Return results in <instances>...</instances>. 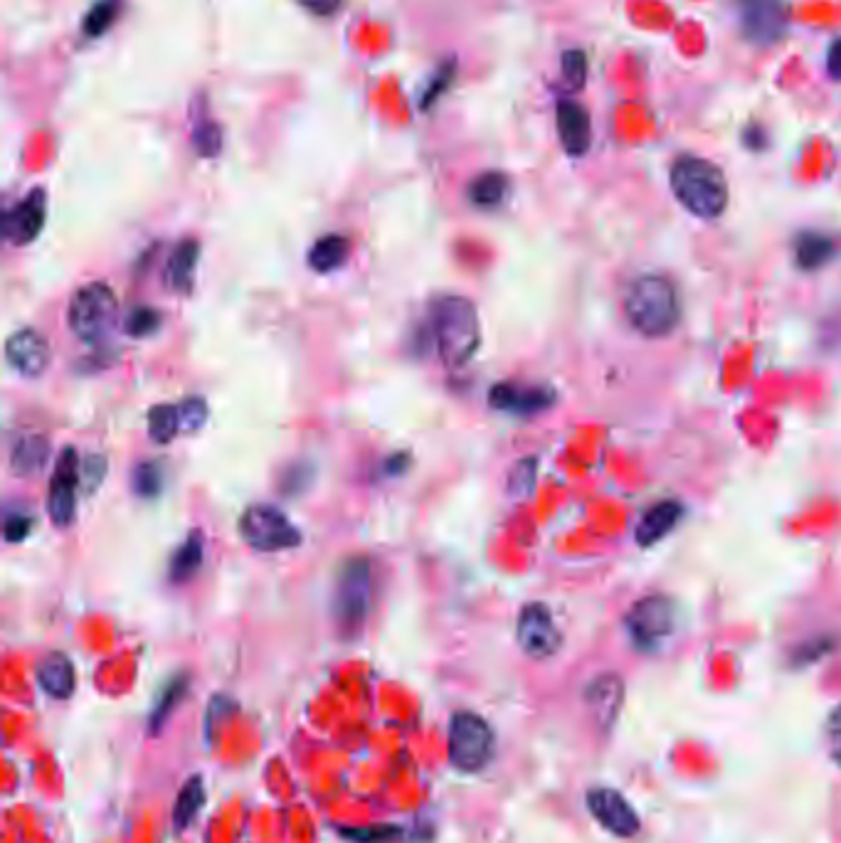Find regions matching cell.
I'll return each instance as SVG.
<instances>
[{"mask_svg":"<svg viewBox=\"0 0 841 843\" xmlns=\"http://www.w3.org/2000/svg\"><path fill=\"white\" fill-rule=\"evenodd\" d=\"M743 38L760 48L775 44L790 26L788 0H735Z\"/></svg>","mask_w":841,"mask_h":843,"instance_id":"cell-9","label":"cell"},{"mask_svg":"<svg viewBox=\"0 0 841 843\" xmlns=\"http://www.w3.org/2000/svg\"><path fill=\"white\" fill-rule=\"evenodd\" d=\"M555 121H558V137L560 143L568 155L573 159H580L590 151L592 143V121L585 109H582L578 101L573 99H563L558 101V111H555Z\"/></svg>","mask_w":841,"mask_h":843,"instance_id":"cell-14","label":"cell"},{"mask_svg":"<svg viewBox=\"0 0 841 843\" xmlns=\"http://www.w3.org/2000/svg\"><path fill=\"white\" fill-rule=\"evenodd\" d=\"M343 836H349L353 841H361V843H370V841H388L392 836H398V829L392 826H380L376 831H343Z\"/></svg>","mask_w":841,"mask_h":843,"instance_id":"cell-40","label":"cell"},{"mask_svg":"<svg viewBox=\"0 0 841 843\" xmlns=\"http://www.w3.org/2000/svg\"><path fill=\"white\" fill-rule=\"evenodd\" d=\"M133 486H137V493H141L143 499H153L156 493H159V489H161V474H159V469H156V466L149 464V462L141 464V466L137 469V483H133Z\"/></svg>","mask_w":841,"mask_h":843,"instance_id":"cell-35","label":"cell"},{"mask_svg":"<svg viewBox=\"0 0 841 843\" xmlns=\"http://www.w3.org/2000/svg\"><path fill=\"white\" fill-rule=\"evenodd\" d=\"M585 699H588L592 715L598 717V723L602 727H612V723L617 721V713H620V707H622L624 685L620 676H614V673H604V676H598L588 685Z\"/></svg>","mask_w":841,"mask_h":843,"instance_id":"cell-17","label":"cell"},{"mask_svg":"<svg viewBox=\"0 0 841 843\" xmlns=\"http://www.w3.org/2000/svg\"><path fill=\"white\" fill-rule=\"evenodd\" d=\"M220 129L216 123H203L196 129V149L203 155H216L220 151Z\"/></svg>","mask_w":841,"mask_h":843,"instance_id":"cell-37","label":"cell"},{"mask_svg":"<svg viewBox=\"0 0 841 843\" xmlns=\"http://www.w3.org/2000/svg\"><path fill=\"white\" fill-rule=\"evenodd\" d=\"M178 418H181V432H196L208 420V404L203 398H190L178 402Z\"/></svg>","mask_w":841,"mask_h":843,"instance_id":"cell-31","label":"cell"},{"mask_svg":"<svg viewBox=\"0 0 841 843\" xmlns=\"http://www.w3.org/2000/svg\"><path fill=\"white\" fill-rule=\"evenodd\" d=\"M297 3L319 18H329L341 8L343 0H297Z\"/></svg>","mask_w":841,"mask_h":843,"instance_id":"cell-41","label":"cell"},{"mask_svg":"<svg viewBox=\"0 0 841 843\" xmlns=\"http://www.w3.org/2000/svg\"><path fill=\"white\" fill-rule=\"evenodd\" d=\"M681 513H683V509L677 501H661V503L652 505V509L644 513L642 523H639V528H637V543L644 545V548L659 543L661 538H667L671 531H674L679 519H681Z\"/></svg>","mask_w":841,"mask_h":843,"instance_id":"cell-19","label":"cell"},{"mask_svg":"<svg viewBox=\"0 0 841 843\" xmlns=\"http://www.w3.org/2000/svg\"><path fill=\"white\" fill-rule=\"evenodd\" d=\"M671 190L691 215L721 218L728 208V181L715 163L699 155H681L671 168Z\"/></svg>","mask_w":841,"mask_h":843,"instance_id":"cell-2","label":"cell"},{"mask_svg":"<svg viewBox=\"0 0 841 843\" xmlns=\"http://www.w3.org/2000/svg\"><path fill=\"white\" fill-rule=\"evenodd\" d=\"M117 311L119 303L111 287L104 281H92L72 297L67 321H70V329L77 339L94 345L107 341L109 333L114 331Z\"/></svg>","mask_w":841,"mask_h":843,"instance_id":"cell-4","label":"cell"},{"mask_svg":"<svg viewBox=\"0 0 841 843\" xmlns=\"http://www.w3.org/2000/svg\"><path fill=\"white\" fill-rule=\"evenodd\" d=\"M77 486H80V459H77L74 449H64L58 466H54L48 496V511L54 525L64 528L74 521Z\"/></svg>","mask_w":841,"mask_h":843,"instance_id":"cell-11","label":"cell"},{"mask_svg":"<svg viewBox=\"0 0 841 843\" xmlns=\"http://www.w3.org/2000/svg\"><path fill=\"white\" fill-rule=\"evenodd\" d=\"M491 725L477 713H454L450 723V762L459 772H481L493 757Z\"/></svg>","mask_w":841,"mask_h":843,"instance_id":"cell-6","label":"cell"},{"mask_svg":"<svg viewBox=\"0 0 841 843\" xmlns=\"http://www.w3.org/2000/svg\"><path fill=\"white\" fill-rule=\"evenodd\" d=\"M563 82L568 92H580L588 80V58L582 50H568L563 52Z\"/></svg>","mask_w":841,"mask_h":843,"instance_id":"cell-30","label":"cell"},{"mask_svg":"<svg viewBox=\"0 0 841 843\" xmlns=\"http://www.w3.org/2000/svg\"><path fill=\"white\" fill-rule=\"evenodd\" d=\"M198 257H200L198 242L186 240L178 244L176 252L171 254V262H168V284L178 291L190 289V284H193Z\"/></svg>","mask_w":841,"mask_h":843,"instance_id":"cell-24","label":"cell"},{"mask_svg":"<svg viewBox=\"0 0 841 843\" xmlns=\"http://www.w3.org/2000/svg\"><path fill=\"white\" fill-rule=\"evenodd\" d=\"M509 193V178L497 171L481 173L477 181L469 185V198L479 208H497Z\"/></svg>","mask_w":841,"mask_h":843,"instance_id":"cell-25","label":"cell"},{"mask_svg":"<svg viewBox=\"0 0 841 843\" xmlns=\"http://www.w3.org/2000/svg\"><path fill=\"white\" fill-rule=\"evenodd\" d=\"M119 10H121L119 0H99V3H94V8L89 10L84 18V36L102 38L104 32L117 22Z\"/></svg>","mask_w":841,"mask_h":843,"instance_id":"cell-29","label":"cell"},{"mask_svg":"<svg viewBox=\"0 0 841 843\" xmlns=\"http://www.w3.org/2000/svg\"><path fill=\"white\" fill-rule=\"evenodd\" d=\"M535 481V459H521L509 476V491L513 496H529Z\"/></svg>","mask_w":841,"mask_h":843,"instance_id":"cell-33","label":"cell"},{"mask_svg":"<svg viewBox=\"0 0 841 843\" xmlns=\"http://www.w3.org/2000/svg\"><path fill=\"white\" fill-rule=\"evenodd\" d=\"M107 462L102 456H87L80 464V486H84L87 493H92L99 483H102Z\"/></svg>","mask_w":841,"mask_h":843,"instance_id":"cell-34","label":"cell"},{"mask_svg":"<svg viewBox=\"0 0 841 843\" xmlns=\"http://www.w3.org/2000/svg\"><path fill=\"white\" fill-rule=\"evenodd\" d=\"M827 70L832 80L841 82V38L832 42V48L827 52Z\"/></svg>","mask_w":841,"mask_h":843,"instance_id":"cell-42","label":"cell"},{"mask_svg":"<svg viewBox=\"0 0 841 843\" xmlns=\"http://www.w3.org/2000/svg\"><path fill=\"white\" fill-rule=\"evenodd\" d=\"M515 639H519L523 654L538 661L555 656L560 644H563V634H560L551 610L541 602L523 606L519 624H515Z\"/></svg>","mask_w":841,"mask_h":843,"instance_id":"cell-10","label":"cell"},{"mask_svg":"<svg viewBox=\"0 0 841 843\" xmlns=\"http://www.w3.org/2000/svg\"><path fill=\"white\" fill-rule=\"evenodd\" d=\"M827 750L832 760L841 767V703L834 707L827 721Z\"/></svg>","mask_w":841,"mask_h":843,"instance_id":"cell-36","label":"cell"},{"mask_svg":"<svg viewBox=\"0 0 841 843\" xmlns=\"http://www.w3.org/2000/svg\"><path fill=\"white\" fill-rule=\"evenodd\" d=\"M149 434L153 442L168 444L181 432V418H178V404H159L149 412Z\"/></svg>","mask_w":841,"mask_h":843,"instance_id":"cell-27","label":"cell"},{"mask_svg":"<svg viewBox=\"0 0 841 843\" xmlns=\"http://www.w3.org/2000/svg\"><path fill=\"white\" fill-rule=\"evenodd\" d=\"M588 809L595 816V822L614 836L630 839L639 831V816L630 802L620 792L608 790V786H598V790L588 792Z\"/></svg>","mask_w":841,"mask_h":843,"instance_id":"cell-12","label":"cell"},{"mask_svg":"<svg viewBox=\"0 0 841 843\" xmlns=\"http://www.w3.org/2000/svg\"><path fill=\"white\" fill-rule=\"evenodd\" d=\"M240 535L247 545L260 553H279V550L297 548L301 543L299 528L291 525L287 513L267 503L250 505L242 513Z\"/></svg>","mask_w":841,"mask_h":843,"instance_id":"cell-7","label":"cell"},{"mask_svg":"<svg viewBox=\"0 0 841 843\" xmlns=\"http://www.w3.org/2000/svg\"><path fill=\"white\" fill-rule=\"evenodd\" d=\"M200 562H203V538H200V533H190L188 541L178 548V553L173 555L171 580L176 582L190 580L198 572Z\"/></svg>","mask_w":841,"mask_h":843,"instance_id":"cell-26","label":"cell"},{"mask_svg":"<svg viewBox=\"0 0 841 843\" xmlns=\"http://www.w3.org/2000/svg\"><path fill=\"white\" fill-rule=\"evenodd\" d=\"M432 335L442 363L450 368L467 365L481 345L479 311L467 297H440L430 309Z\"/></svg>","mask_w":841,"mask_h":843,"instance_id":"cell-1","label":"cell"},{"mask_svg":"<svg viewBox=\"0 0 841 843\" xmlns=\"http://www.w3.org/2000/svg\"><path fill=\"white\" fill-rule=\"evenodd\" d=\"M346 257H349V240L341 238V234H327V238L313 242L309 267L319 274H329L346 262Z\"/></svg>","mask_w":841,"mask_h":843,"instance_id":"cell-23","label":"cell"},{"mask_svg":"<svg viewBox=\"0 0 841 843\" xmlns=\"http://www.w3.org/2000/svg\"><path fill=\"white\" fill-rule=\"evenodd\" d=\"M553 392L545 388H519V385H501L489 392V400L497 410L513 412V414H533L553 404Z\"/></svg>","mask_w":841,"mask_h":843,"instance_id":"cell-16","label":"cell"},{"mask_svg":"<svg viewBox=\"0 0 841 843\" xmlns=\"http://www.w3.org/2000/svg\"><path fill=\"white\" fill-rule=\"evenodd\" d=\"M186 685H188V681L183 676H178L168 685H163L161 693H159V701H156L153 711H151V721H149L151 733H159L163 723L168 721V715L173 713V707L181 703V699L186 695Z\"/></svg>","mask_w":841,"mask_h":843,"instance_id":"cell-28","label":"cell"},{"mask_svg":"<svg viewBox=\"0 0 841 843\" xmlns=\"http://www.w3.org/2000/svg\"><path fill=\"white\" fill-rule=\"evenodd\" d=\"M370 565L366 558H353L339 572L333 590V616L341 632L356 634L363 626L370 606Z\"/></svg>","mask_w":841,"mask_h":843,"instance_id":"cell-5","label":"cell"},{"mask_svg":"<svg viewBox=\"0 0 841 843\" xmlns=\"http://www.w3.org/2000/svg\"><path fill=\"white\" fill-rule=\"evenodd\" d=\"M624 313L634 329L649 339L671 333L681 317L674 284L661 274L639 277L624 297Z\"/></svg>","mask_w":841,"mask_h":843,"instance_id":"cell-3","label":"cell"},{"mask_svg":"<svg viewBox=\"0 0 841 843\" xmlns=\"http://www.w3.org/2000/svg\"><path fill=\"white\" fill-rule=\"evenodd\" d=\"M203 804H206L203 777H200V774H196V777H190L181 786V792H178V796H176V806H173V826H176V831H186L190 824H193V819L200 814V809H203Z\"/></svg>","mask_w":841,"mask_h":843,"instance_id":"cell-22","label":"cell"},{"mask_svg":"<svg viewBox=\"0 0 841 843\" xmlns=\"http://www.w3.org/2000/svg\"><path fill=\"white\" fill-rule=\"evenodd\" d=\"M38 683L40 689L50 695V699L67 701L74 693L77 676L72 661L64 654H48L38 666Z\"/></svg>","mask_w":841,"mask_h":843,"instance_id":"cell-18","label":"cell"},{"mask_svg":"<svg viewBox=\"0 0 841 843\" xmlns=\"http://www.w3.org/2000/svg\"><path fill=\"white\" fill-rule=\"evenodd\" d=\"M50 444L44 436H22L16 442L13 454H10V466L20 476H32L48 462Z\"/></svg>","mask_w":841,"mask_h":843,"instance_id":"cell-21","label":"cell"},{"mask_svg":"<svg viewBox=\"0 0 841 843\" xmlns=\"http://www.w3.org/2000/svg\"><path fill=\"white\" fill-rule=\"evenodd\" d=\"M30 525H32V521H30V515H26V513L8 515V521H6V541L8 543L26 541L28 533H30Z\"/></svg>","mask_w":841,"mask_h":843,"instance_id":"cell-38","label":"cell"},{"mask_svg":"<svg viewBox=\"0 0 841 843\" xmlns=\"http://www.w3.org/2000/svg\"><path fill=\"white\" fill-rule=\"evenodd\" d=\"M834 257V242L822 232H802L794 242V262L804 272H817Z\"/></svg>","mask_w":841,"mask_h":843,"instance_id":"cell-20","label":"cell"},{"mask_svg":"<svg viewBox=\"0 0 841 843\" xmlns=\"http://www.w3.org/2000/svg\"><path fill=\"white\" fill-rule=\"evenodd\" d=\"M627 634H630L637 649L654 651L677 626V606L669 598H647L632 606V612L624 620Z\"/></svg>","mask_w":841,"mask_h":843,"instance_id":"cell-8","label":"cell"},{"mask_svg":"<svg viewBox=\"0 0 841 843\" xmlns=\"http://www.w3.org/2000/svg\"><path fill=\"white\" fill-rule=\"evenodd\" d=\"M452 74H454V70H452V64H444V67H442V74H440V77H434V82H432V87L428 89V94H424V101H422V109H428V107L432 104V101H437V99H440V94L444 92V89H447V84H450V82H452Z\"/></svg>","mask_w":841,"mask_h":843,"instance_id":"cell-39","label":"cell"},{"mask_svg":"<svg viewBox=\"0 0 841 843\" xmlns=\"http://www.w3.org/2000/svg\"><path fill=\"white\" fill-rule=\"evenodd\" d=\"M44 224V193L32 190V193L20 200L13 210L6 212L3 218V234L13 244H30L42 232Z\"/></svg>","mask_w":841,"mask_h":843,"instance_id":"cell-15","label":"cell"},{"mask_svg":"<svg viewBox=\"0 0 841 843\" xmlns=\"http://www.w3.org/2000/svg\"><path fill=\"white\" fill-rule=\"evenodd\" d=\"M159 321H161V317L153 309H146V307L133 309L127 319V333L133 335V339H146V335L156 333V329H159Z\"/></svg>","mask_w":841,"mask_h":843,"instance_id":"cell-32","label":"cell"},{"mask_svg":"<svg viewBox=\"0 0 841 843\" xmlns=\"http://www.w3.org/2000/svg\"><path fill=\"white\" fill-rule=\"evenodd\" d=\"M6 361L22 378H40L50 365V343L36 329H20L6 343Z\"/></svg>","mask_w":841,"mask_h":843,"instance_id":"cell-13","label":"cell"}]
</instances>
